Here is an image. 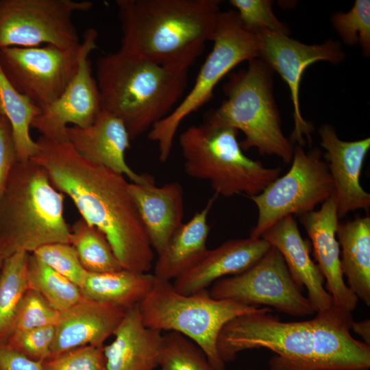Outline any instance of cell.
Masks as SVG:
<instances>
[{
    "instance_id": "17",
    "label": "cell",
    "mask_w": 370,
    "mask_h": 370,
    "mask_svg": "<svg viewBox=\"0 0 370 370\" xmlns=\"http://www.w3.org/2000/svg\"><path fill=\"white\" fill-rule=\"evenodd\" d=\"M66 139L83 157L125 175L132 183L154 180L148 173L138 174L127 164L125 152L132 140L123 122L108 112L101 110L86 127L68 126Z\"/></svg>"
},
{
    "instance_id": "1",
    "label": "cell",
    "mask_w": 370,
    "mask_h": 370,
    "mask_svg": "<svg viewBox=\"0 0 370 370\" xmlns=\"http://www.w3.org/2000/svg\"><path fill=\"white\" fill-rule=\"evenodd\" d=\"M272 310L243 314L228 321L217 339L225 362L243 351L273 352L269 370H369L370 345L351 333L352 312L333 305L308 320L282 322Z\"/></svg>"
},
{
    "instance_id": "38",
    "label": "cell",
    "mask_w": 370,
    "mask_h": 370,
    "mask_svg": "<svg viewBox=\"0 0 370 370\" xmlns=\"http://www.w3.org/2000/svg\"><path fill=\"white\" fill-rule=\"evenodd\" d=\"M17 161L11 126L8 119L2 115L0 116V197Z\"/></svg>"
},
{
    "instance_id": "18",
    "label": "cell",
    "mask_w": 370,
    "mask_h": 370,
    "mask_svg": "<svg viewBox=\"0 0 370 370\" xmlns=\"http://www.w3.org/2000/svg\"><path fill=\"white\" fill-rule=\"evenodd\" d=\"M299 217L311 241L314 257L326 280L325 289L332 297L333 305L352 312L358 299L344 281L341 268V250L336 235L339 218L335 197L333 195L322 203L319 210Z\"/></svg>"
},
{
    "instance_id": "15",
    "label": "cell",
    "mask_w": 370,
    "mask_h": 370,
    "mask_svg": "<svg viewBox=\"0 0 370 370\" xmlns=\"http://www.w3.org/2000/svg\"><path fill=\"white\" fill-rule=\"evenodd\" d=\"M97 32L88 29L82 41L77 71L60 96L41 110L32 123L41 136L65 140L69 124L84 127L90 125L102 110L101 96L88 60L97 48Z\"/></svg>"
},
{
    "instance_id": "26",
    "label": "cell",
    "mask_w": 370,
    "mask_h": 370,
    "mask_svg": "<svg viewBox=\"0 0 370 370\" xmlns=\"http://www.w3.org/2000/svg\"><path fill=\"white\" fill-rule=\"evenodd\" d=\"M154 281V275L125 269L106 273L88 272L81 291L86 298L129 309L145 298Z\"/></svg>"
},
{
    "instance_id": "23",
    "label": "cell",
    "mask_w": 370,
    "mask_h": 370,
    "mask_svg": "<svg viewBox=\"0 0 370 370\" xmlns=\"http://www.w3.org/2000/svg\"><path fill=\"white\" fill-rule=\"evenodd\" d=\"M114 340L103 347L108 370H154L162 341V331L146 327L138 305L127 310Z\"/></svg>"
},
{
    "instance_id": "34",
    "label": "cell",
    "mask_w": 370,
    "mask_h": 370,
    "mask_svg": "<svg viewBox=\"0 0 370 370\" xmlns=\"http://www.w3.org/2000/svg\"><path fill=\"white\" fill-rule=\"evenodd\" d=\"M32 254L71 281L80 290L83 287L88 271L82 266L75 249L71 244H47L37 249Z\"/></svg>"
},
{
    "instance_id": "30",
    "label": "cell",
    "mask_w": 370,
    "mask_h": 370,
    "mask_svg": "<svg viewBox=\"0 0 370 370\" xmlns=\"http://www.w3.org/2000/svg\"><path fill=\"white\" fill-rule=\"evenodd\" d=\"M27 284L28 288L37 291L60 312L69 309L84 297L77 286L32 254H29L28 259Z\"/></svg>"
},
{
    "instance_id": "39",
    "label": "cell",
    "mask_w": 370,
    "mask_h": 370,
    "mask_svg": "<svg viewBox=\"0 0 370 370\" xmlns=\"http://www.w3.org/2000/svg\"><path fill=\"white\" fill-rule=\"evenodd\" d=\"M0 370H42V362L32 360L0 343Z\"/></svg>"
},
{
    "instance_id": "32",
    "label": "cell",
    "mask_w": 370,
    "mask_h": 370,
    "mask_svg": "<svg viewBox=\"0 0 370 370\" xmlns=\"http://www.w3.org/2000/svg\"><path fill=\"white\" fill-rule=\"evenodd\" d=\"M331 23L342 41L349 46L359 45L362 54L370 55V1L356 0L347 12L333 14Z\"/></svg>"
},
{
    "instance_id": "42",
    "label": "cell",
    "mask_w": 370,
    "mask_h": 370,
    "mask_svg": "<svg viewBox=\"0 0 370 370\" xmlns=\"http://www.w3.org/2000/svg\"><path fill=\"white\" fill-rule=\"evenodd\" d=\"M2 112H1V108H0V116H2Z\"/></svg>"
},
{
    "instance_id": "21",
    "label": "cell",
    "mask_w": 370,
    "mask_h": 370,
    "mask_svg": "<svg viewBox=\"0 0 370 370\" xmlns=\"http://www.w3.org/2000/svg\"><path fill=\"white\" fill-rule=\"evenodd\" d=\"M264 239L249 237L228 240L208 249L192 269L175 280L173 285L183 295L204 290L227 275L241 274L255 264L271 248Z\"/></svg>"
},
{
    "instance_id": "4",
    "label": "cell",
    "mask_w": 370,
    "mask_h": 370,
    "mask_svg": "<svg viewBox=\"0 0 370 370\" xmlns=\"http://www.w3.org/2000/svg\"><path fill=\"white\" fill-rule=\"evenodd\" d=\"M96 65L101 109L123 122L131 140L168 116L187 86L188 69L120 49L100 57Z\"/></svg>"
},
{
    "instance_id": "16",
    "label": "cell",
    "mask_w": 370,
    "mask_h": 370,
    "mask_svg": "<svg viewBox=\"0 0 370 370\" xmlns=\"http://www.w3.org/2000/svg\"><path fill=\"white\" fill-rule=\"evenodd\" d=\"M319 134L321 145L326 151L325 159L333 182L338 218L350 211L368 209L370 194L361 186L360 176L370 148V138L342 140L330 124L321 125Z\"/></svg>"
},
{
    "instance_id": "13",
    "label": "cell",
    "mask_w": 370,
    "mask_h": 370,
    "mask_svg": "<svg viewBox=\"0 0 370 370\" xmlns=\"http://www.w3.org/2000/svg\"><path fill=\"white\" fill-rule=\"evenodd\" d=\"M82 49L53 45L0 49V66L13 86L41 110L55 101L75 76Z\"/></svg>"
},
{
    "instance_id": "24",
    "label": "cell",
    "mask_w": 370,
    "mask_h": 370,
    "mask_svg": "<svg viewBox=\"0 0 370 370\" xmlns=\"http://www.w3.org/2000/svg\"><path fill=\"white\" fill-rule=\"evenodd\" d=\"M218 196L209 199L206 206L173 234L155 264L154 276L170 281L195 267L204 256L210 231L208 217Z\"/></svg>"
},
{
    "instance_id": "11",
    "label": "cell",
    "mask_w": 370,
    "mask_h": 370,
    "mask_svg": "<svg viewBox=\"0 0 370 370\" xmlns=\"http://www.w3.org/2000/svg\"><path fill=\"white\" fill-rule=\"evenodd\" d=\"M92 5L89 1L1 0L0 49L45 44L76 50L82 41L72 17Z\"/></svg>"
},
{
    "instance_id": "31",
    "label": "cell",
    "mask_w": 370,
    "mask_h": 370,
    "mask_svg": "<svg viewBox=\"0 0 370 370\" xmlns=\"http://www.w3.org/2000/svg\"><path fill=\"white\" fill-rule=\"evenodd\" d=\"M158 366L162 370H215L195 343L174 331L162 335Z\"/></svg>"
},
{
    "instance_id": "2",
    "label": "cell",
    "mask_w": 370,
    "mask_h": 370,
    "mask_svg": "<svg viewBox=\"0 0 370 370\" xmlns=\"http://www.w3.org/2000/svg\"><path fill=\"white\" fill-rule=\"evenodd\" d=\"M30 159L72 200L82 218L106 236L123 269L148 272L154 258L124 175L83 157L67 140L40 136Z\"/></svg>"
},
{
    "instance_id": "12",
    "label": "cell",
    "mask_w": 370,
    "mask_h": 370,
    "mask_svg": "<svg viewBox=\"0 0 370 370\" xmlns=\"http://www.w3.org/2000/svg\"><path fill=\"white\" fill-rule=\"evenodd\" d=\"M295 283L280 251L274 247L243 273L213 283L210 295L245 305L271 306L295 317L315 313Z\"/></svg>"
},
{
    "instance_id": "25",
    "label": "cell",
    "mask_w": 370,
    "mask_h": 370,
    "mask_svg": "<svg viewBox=\"0 0 370 370\" xmlns=\"http://www.w3.org/2000/svg\"><path fill=\"white\" fill-rule=\"evenodd\" d=\"M336 238L341 247V268L347 286L370 306V217H357L338 223Z\"/></svg>"
},
{
    "instance_id": "37",
    "label": "cell",
    "mask_w": 370,
    "mask_h": 370,
    "mask_svg": "<svg viewBox=\"0 0 370 370\" xmlns=\"http://www.w3.org/2000/svg\"><path fill=\"white\" fill-rule=\"evenodd\" d=\"M103 347L86 345L42 362V370H108Z\"/></svg>"
},
{
    "instance_id": "22",
    "label": "cell",
    "mask_w": 370,
    "mask_h": 370,
    "mask_svg": "<svg viewBox=\"0 0 370 370\" xmlns=\"http://www.w3.org/2000/svg\"><path fill=\"white\" fill-rule=\"evenodd\" d=\"M130 191L150 244L158 254L184 223L183 188L175 182L156 186L154 180L144 184L130 183Z\"/></svg>"
},
{
    "instance_id": "27",
    "label": "cell",
    "mask_w": 370,
    "mask_h": 370,
    "mask_svg": "<svg viewBox=\"0 0 370 370\" xmlns=\"http://www.w3.org/2000/svg\"><path fill=\"white\" fill-rule=\"evenodd\" d=\"M0 108L9 121L18 161L30 160L37 152L30 127L41 109L20 93L8 80L0 66Z\"/></svg>"
},
{
    "instance_id": "35",
    "label": "cell",
    "mask_w": 370,
    "mask_h": 370,
    "mask_svg": "<svg viewBox=\"0 0 370 370\" xmlns=\"http://www.w3.org/2000/svg\"><path fill=\"white\" fill-rule=\"evenodd\" d=\"M243 26L256 34L263 31L281 32L289 35L287 26L282 23L272 10L271 0H230Z\"/></svg>"
},
{
    "instance_id": "9",
    "label": "cell",
    "mask_w": 370,
    "mask_h": 370,
    "mask_svg": "<svg viewBox=\"0 0 370 370\" xmlns=\"http://www.w3.org/2000/svg\"><path fill=\"white\" fill-rule=\"evenodd\" d=\"M212 41V49L190 92L168 116L149 131L148 138L158 144L159 159L162 163L170 156L174 138L183 120L213 97L217 84L233 68L242 62L260 58L258 34L243 26L235 10L220 12Z\"/></svg>"
},
{
    "instance_id": "33",
    "label": "cell",
    "mask_w": 370,
    "mask_h": 370,
    "mask_svg": "<svg viewBox=\"0 0 370 370\" xmlns=\"http://www.w3.org/2000/svg\"><path fill=\"white\" fill-rule=\"evenodd\" d=\"M60 317V312L52 308L40 294L28 288L16 310L10 334L40 327L56 326Z\"/></svg>"
},
{
    "instance_id": "5",
    "label": "cell",
    "mask_w": 370,
    "mask_h": 370,
    "mask_svg": "<svg viewBox=\"0 0 370 370\" xmlns=\"http://www.w3.org/2000/svg\"><path fill=\"white\" fill-rule=\"evenodd\" d=\"M64 195L32 160L17 161L0 197V258L32 254L53 243H71L64 216Z\"/></svg>"
},
{
    "instance_id": "8",
    "label": "cell",
    "mask_w": 370,
    "mask_h": 370,
    "mask_svg": "<svg viewBox=\"0 0 370 370\" xmlns=\"http://www.w3.org/2000/svg\"><path fill=\"white\" fill-rule=\"evenodd\" d=\"M266 307L217 299L207 289L190 294L178 293L170 281L155 277L153 286L138 304L143 324L160 331L179 332L195 343L215 370H225L217 350L222 328L234 318L263 310Z\"/></svg>"
},
{
    "instance_id": "6",
    "label": "cell",
    "mask_w": 370,
    "mask_h": 370,
    "mask_svg": "<svg viewBox=\"0 0 370 370\" xmlns=\"http://www.w3.org/2000/svg\"><path fill=\"white\" fill-rule=\"evenodd\" d=\"M246 69L232 73L224 84L226 98L206 122L241 130L243 151L256 148L262 155L276 156L291 162L294 146L285 137L274 93L272 69L260 58L249 60Z\"/></svg>"
},
{
    "instance_id": "3",
    "label": "cell",
    "mask_w": 370,
    "mask_h": 370,
    "mask_svg": "<svg viewBox=\"0 0 370 370\" xmlns=\"http://www.w3.org/2000/svg\"><path fill=\"white\" fill-rule=\"evenodd\" d=\"M219 0H116L120 49L188 69L212 41Z\"/></svg>"
},
{
    "instance_id": "14",
    "label": "cell",
    "mask_w": 370,
    "mask_h": 370,
    "mask_svg": "<svg viewBox=\"0 0 370 370\" xmlns=\"http://www.w3.org/2000/svg\"><path fill=\"white\" fill-rule=\"evenodd\" d=\"M258 34L260 42L259 58L280 75L290 90L295 127L289 140L293 144L304 146V135L310 143L313 130L312 124L301 116L299 108V84L304 71L319 60L339 64L345 60V53L338 40L330 39L322 44L306 45L281 32L263 31Z\"/></svg>"
},
{
    "instance_id": "28",
    "label": "cell",
    "mask_w": 370,
    "mask_h": 370,
    "mask_svg": "<svg viewBox=\"0 0 370 370\" xmlns=\"http://www.w3.org/2000/svg\"><path fill=\"white\" fill-rule=\"evenodd\" d=\"M70 244L80 262L89 273L113 272L123 269L105 234L82 217L71 227Z\"/></svg>"
},
{
    "instance_id": "7",
    "label": "cell",
    "mask_w": 370,
    "mask_h": 370,
    "mask_svg": "<svg viewBox=\"0 0 370 370\" xmlns=\"http://www.w3.org/2000/svg\"><path fill=\"white\" fill-rule=\"evenodd\" d=\"M233 127L205 122L179 137L186 174L208 181L217 196L258 195L276 180L281 169L267 168L245 156Z\"/></svg>"
},
{
    "instance_id": "29",
    "label": "cell",
    "mask_w": 370,
    "mask_h": 370,
    "mask_svg": "<svg viewBox=\"0 0 370 370\" xmlns=\"http://www.w3.org/2000/svg\"><path fill=\"white\" fill-rule=\"evenodd\" d=\"M29 253L21 251L3 260L0 272V343H5L17 306L28 289Z\"/></svg>"
},
{
    "instance_id": "41",
    "label": "cell",
    "mask_w": 370,
    "mask_h": 370,
    "mask_svg": "<svg viewBox=\"0 0 370 370\" xmlns=\"http://www.w3.org/2000/svg\"><path fill=\"white\" fill-rule=\"evenodd\" d=\"M2 264H3V259L0 258V272H1Z\"/></svg>"
},
{
    "instance_id": "36",
    "label": "cell",
    "mask_w": 370,
    "mask_h": 370,
    "mask_svg": "<svg viewBox=\"0 0 370 370\" xmlns=\"http://www.w3.org/2000/svg\"><path fill=\"white\" fill-rule=\"evenodd\" d=\"M55 326L48 325L10 334L5 343L25 357L43 362L51 356Z\"/></svg>"
},
{
    "instance_id": "20",
    "label": "cell",
    "mask_w": 370,
    "mask_h": 370,
    "mask_svg": "<svg viewBox=\"0 0 370 370\" xmlns=\"http://www.w3.org/2000/svg\"><path fill=\"white\" fill-rule=\"evenodd\" d=\"M260 238L282 254L297 286L301 291L304 287L307 289L308 299L315 312L333 306L331 295L323 287L324 277L310 257L311 243L302 238L292 215L271 225Z\"/></svg>"
},
{
    "instance_id": "10",
    "label": "cell",
    "mask_w": 370,
    "mask_h": 370,
    "mask_svg": "<svg viewBox=\"0 0 370 370\" xmlns=\"http://www.w3.org/2000/svg\"><path fill=\"white\" fill-rule=\"evenodd\" d=\"M291 163L285 175L278 177L258 195L248 197L258 210L250 237L260 238L280 219L312 211L334 195L332 179L319 149L306 152L297 145L294 147Z\"/></svg>"
},
{
    "instance_id": "40",
    "label": "cell",
    "mask_w": 370,
    "mask_h": 370,
    "mask_svg": "<svg viewBox=\"0 0 370 370\" xmlns=\"http://www.w3.org/2000/svg\"><path fill=\"white\" fill-rule=\"evenodd\" d=\"M353 331L362 337L363 342L370 345V320L369 319L359 322L354 321L352 325Z\"/></svg>"
},
{
    "instance_id": "19",
    "label": "cell",
    "mask_w": 370,
    "mask_h": 370,
    "mask_svg": "<svg viewBox=\"0 0 370 370\" xmlns=\"http://www.w3.org/2000/svg\"><path fill=\"white\" fill-rule=\"evenodd\" d=\"M127 310L112 303L84 297L60 312V320L55 326L50 357L82 346H104V342L114 334Z\"/></svg>"
},
{
    "instance_id": "43",
    "label": "cell",
    "mask_w": 370,
    "mask_h": 370,
    "mask_svg": "<svg viewBox=\"0 0 370 370\" xmlns=\"http://www.w3.org/2000/svg\"><path fill=\"white\" fill-rule=\"evenodd\" d=\"M0 3H1V0H0Z\"/></svg>"
}]
</instances>
